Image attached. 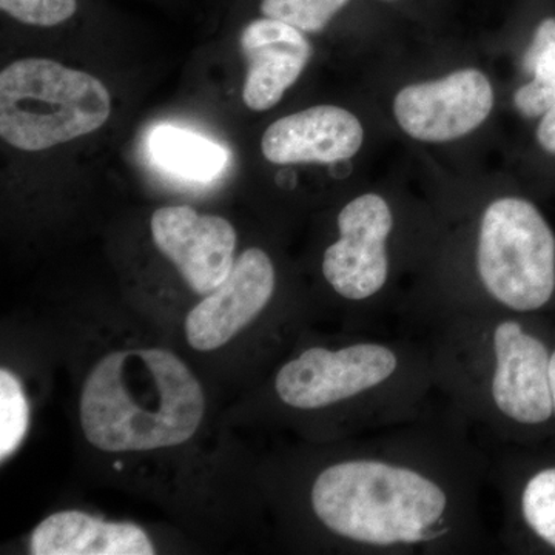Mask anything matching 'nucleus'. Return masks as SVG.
I'll use <instances>...</instances> for the list:
<instances>
[{"instance_id": "obj_1", "label": "nucleus", "mask_w": 555, "mask_h": 555, "mask_svg": "<svg viewBox=\"0 0 555 555\" xmlns=\"http://www.w3.org/2000/svg\"><path fill=\"white\" fill-rule=\"evenodd\" d=\"M449 406L353 437L301 485V507L326 542L366 555L491 553L481 492L489 455Z\"/></svg>"}, {"instance_id": "obj_11", "label": "nucleus", "mask_w": 555, "mask_h": 555, "mask_svg": "<svg viewBox=\"0 0 555 555\" xmlns=\"http://www.w3.org/2000/svg\"><path fill=\"white\" fill-rule=\"evenodd\" d=\"M150 229L153 243L195 294H210L233 268L236 230L228 219L188 206L160 207Z\"/></svg>"}, {"instance_id": "obj_9", "label": "nucleus", "mask_w": 555, "mask_h": 555, "mask_svg": "<svg viewBox=\"0 0 555 555\" xmlns=\"http://www.w3.org/2000/svg\"><path fill=\"white\" fill-rule=\"evenodd\" d=\"M494 107V90L483 73L459 69L447 78L404 87L393 101V115L409 137L448 142L480 127Z\"/></svg>"}, {"instance_id": "obj_5", "label": "nucleus", "mask_w": 555, "mask_h": 555, "mask_svg": "<svg viewBox=\"0 0 555 555\" xmlns=\"http://www.w3.org/2000/svg\"><path fill=\"white\" fill-rule=\"evenodd\" d=\"M554 301L553 229L531 201L503 196L489 203L478 219L469 280L436 312L495 309L537 317Z\"/></svg>"}, {"instance_id": "obj_18", "label": "nucleus", "mask_w": 555, "mask_h": 555, "mask_svg": "<svg viewBox=\"0 0 555 555\" xmlns=\"http://www.w3.org/2000/svg\"><path fill=\"white\" fill-rule=\"evenodd\" d=\"M349 0H261L264 17L284 22L302 33H321Z\"/></svg>"}, {"instance_id": "obj_6", "label": "nucleus", "mask_w": 555, "mask_h": 555, "mask_svg": "<svg viewBox=\"0 0 555 555\" xmlns=\"http://www.w3.org/2000/svg\"><path fill=\"white\" fill-rule=\"evenodd\" d=\"M109 113L107 87L60 62L28 57L0 73V137L22 152H42L93 133Z\"/></svg>"}, {"instance_id": "obj_13", "label": "nucleus", "mask_w": 555, "mask_h": 555, "mask_svg": "<svg viewBox=\"0 0 555 555\" xmlns=\"http://www.w3.org/2000/svg\"><path fill=\"white\" fill-rule=\"evenodd\" d=\"M364 130L353 113L335 105H317L284 116L266 130L264 158L272 164H331L350 159L363 145Z\"/></svg>"}, {"instance_id": "obj_7", "label": "nucleus", "mask_w": 555, "mask_h": 555, "mask_svg": "<svg viewBox=\"0 0 555 555\" xmlns=\"http://www.w3.org/2000/svg\"><path fill=\"white\" fill-rule=\"evenodd\" d=\"M396 211L383 196L364 193L346 204L337 215V240L321 258V276L328 291L346 306L347 317L361 327L387 320L400 321L397 297L393 240Z\"/></svg>"}, {"instance_id": "obj_10", "label": "nucleus", "mask_w": 555, "mask_h": 555, "mask_svg": "<svg viewBox=\"0 0 555 555\" xmlns=\"http://www.w3.org/2000/svg\"><path fill=\"white\" fill-rule=\"evenodd\" d=\"M276 288L275 262L268 251L247 248L235 259L228 278L190 310L185 320L189 345L199 352L228 345L269 309Z\"/></svg>"}, {"instance_id": "obj_17", "label": "nucleus", "mask_w": 555, "mask_h": 555, "mask_svg": "<svg viewBox=\"0 0 555 555\" xmlns=\"http://www.w3.org/2000/svg\"><path fill=\"white\" fill-rule=\"evenodd\" d=\"M30 426V406L20 379L9 369L0 371V460L21 447Z\"/></svg>"}, {"instance_id": "obj_3", "label": "nucleus", "mask_w": 555, "mask_h": 555, "mask_svg": "<svg viewBox=\"0 0 555 555\" xmlns=\"http://www.w3.org/2000/svg\"><path fill=\"white\" fill-rule=\"evenodd\" d=\"M273 393L288 415L345 437L420 418L438 396L426 345L408 331L302 346L278 367Z\"/></svg>"}, {"instance_id": "obj_8", "label": "nucleus", "mask_w": 555, "mask_h": 555, "mask_svg": "<svg viewBox=\"0 0 555 555\" xmlns=\"http://www.w3.org/2000/svg\"><path fill=\"white\" fill-rule=\"evenodd\" d=\"M489 456V481L502 500V546L511 553L531 547L555 553V463H537L516 444H500Z\"/></svg>"}, {"instance_id": "obj_14", "label": "nucleus", "mask_w": 555, "mask_h": 555, "mask_svg": "<svg viewBox=\"0 0 555 555\" xmlns=\"http://www.w3.org/2000/svg\"><path fill=\"white\" fill-rule=\"evenodd\" d=\"M33 555H153L144 529L127 521H107L82 511L51 514L31 534Z\"/></svg>"}, {"instance_id": "obj_12", "label": "nucleus", "mask_w": 555, "mask_h": 555, "mask_svg": "<svg viewBox=\"0 0 555 555\" xmlns=\"http://www.w3.org/2000/svg\"><path fill=\"white\" fill-rule=\"evenodd\" d=\"M240 47L247 61L243 101L254 112L275 107L313 53L305 33L270 17L247 24L241 31Z\"/></svg>"}, {"instance_id": "obj_15", "label": "nucleus", "mask_w": 555, "mask_h": 555, "mask_svg": "<svg viewBox=\"0 0 555 555\" xmlns=\"http://www.w3.org/2000/svg\"><path fill=\"white\" fill-rule=\"evenodd\" d=\"M149 152L159 169L185 181H214L229 163L228 150L218 142L175 126L153 129Z\"/></svg>"}, {"instance_id": "obj_2", "label": "nucleus", "mask_w": 555, "mask_h": 555, "mask_svg": "<svg viewBox=\"0 0 555 555\" xmlns=\"http://www.w3.org/2000/svg\"><path fill=\"white\" fill-rule=\"evenodd\" d=\"M535 315L441 310L406 328L425 343L441 400L496 443L521 444L553 425L551 345Z\"/></svg>"}, {"instance_id": "obj_20", "label": "nucleus", "mask_w": 555, "mask_h": 555, "mask_svg": "<svg viewBox=\"0 0 555 555\" xmlns=\"http://www.w3.org/2000/svg\"><path fill=\"white\" fill-rule=\"evenodd\" d=\"M537 141L545 152L555 155V104L540 119Z\"/></svg>"}, {"instance_id": "obj_4", "label": "nucleus", "mask_w": 555, "mask_h": 555, "mask_svg": "<svg viewBox=\"0 0 555 555\" xmlns=\"http://www.w3.org/2000/svg\"><path fill=\"white\" fill-rule=\"evenodd\" d=\"M206 412L198 378L159 347L116 350L98 361L82 386L83 436L104 452L175 448L195 436Z\"/></svg>"}, {"instance_id": "obj_21", "label": "nucleus", "mask_w": 555, "mask_h": 555, "mask_svg": "<svg viewBox=\"0 0 555 555\" xmlns=\"http://www.w3.org/2000/svg\"><path fill=\"white\" fill-rule=\"evenodd\" d=\"M550 385H551V398H553V423H555V345L551 346L550 357Z\"/></svg>"}, {"instance_id": "obj_16", "label": "nucleus", "mask_w": 555, "mask_h": 555, "mask_svg": "<svg viewBox=\"0 0 555 555\" xmlns=\"http://www.w3.org/2000/svg\"><path fill=\"white\" fill-rule=\"evenodd\" d=\"M524 69L532 79L514 94V105L525 118H542L555 104V17L537 25Z\"/></svg>"}, {"instance_id": "obj_19", "label": "nucleus", "mask_w": 555, "mask_h": 555, "mask_svg": "<svg viewBox=\"0 0 555 555\" xmlns=\"http://www.w3.org/2000/svg\"><path fill=\"white\" fill-rule=\"evenodd\" d=\"M2 13L30 27L64 24L78 11V0H0Z\"/></svg>"}]
</instances>
